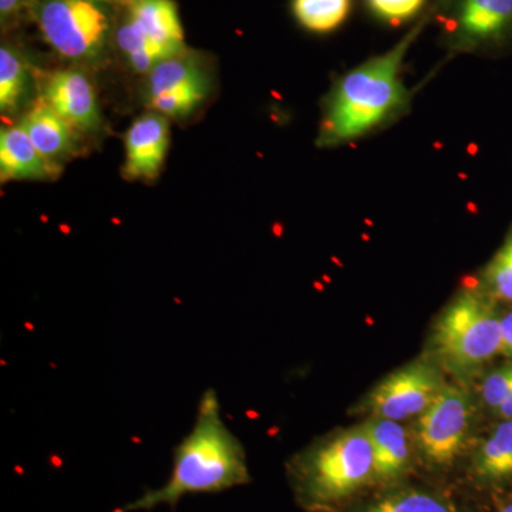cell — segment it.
Wrapping results in <instances>:
<instances>
[{
    "label": "cell",
    "instance_id": "6da1fadb",
    "mask_svg": "<svg viewBox=\"0 0 512 512\" xmlns=\"http://www.w3.org/2000/svg\"><path fill=\"white\" fill-rule=\"evenodd\" d=\"M431 20L433 8L392 49L370 57L338 77L323 101L316 141L319 147L355 143L392 126L409 113L413 92L404 82V60Z\"/></svg>",
    "mask_w": 512,
    "mask_h": 512
},
{
    "label": "cell",
    "instance_id": "7a4b0ae2",
    "mask_svg": "<svg viewBox=\"0 0 512 512\" xmlns=\"http://www.w3.org/2000/svg\"><path fill=\"white\" fill-rule=\"evenodd\" d=\"M248 481L244 448L224 423L220 400L210 389L201 397L190 434L175 448L167 484L113 512L153 510L177 504L184 495L220 493Z\"/></svg>",
    "mask_w": 512,
    "mask_h": 512
},
{
    "label": "cell",
    "instance_id": "3957f363",
    "mask_svg": "<svg viewBox=\"0 0 512 512\" xmlns=\"http://www.w3.org/2000/svg\"><path fill=\"white\" fill-rule=\"evenodd\" d=\"M430 348L431 360L460 380L501 355L500 313L480 285L458 292L440 313Z\"/></svg>",
    "mask_w": 512,
    "mask_h": 512
},
{
    "label": "cell",
    "instance_id": "277c9868",
    "mask_svg": "<svg viewBox=\"0 0 512 512\" xmlns=\"http://www.w3.org/2000/svg\"><path fill=\"white\" fill-rule=\"evenodd\" d=\"M303 487L315 503H333L375 477V456L365 426L343 431L306 458Z\"/></svg>",
    "mask_w": 512,
    "mask_h": 512
},
{
    "label": "cell",
    "instance_id": "5b68a950",
    "mask_svg": "<svg viewBox=\"0 0 512 512\" xmlns=\"http://www.w3.org/2000/svg\"><path fill=\"white\" fill-rule=\"evenodd\" d=\"M431 8L453 55H495L512 46V0H437Z\"/></svg>",
    "mask_w": 512,
    "mask_h": 512
},
{
    "label": "cell",
    "instance_id": "8992f818",
    "mask_svg": "<svg viewBox=\"0 0 512 512\" xmlns=\"http://www.w3.org/2000/svg\"><path fill=\"white\" fill-rule=\"evenodd\" d=\"M43 39L60 56L79 62L99 59L109 18L94 0H32Z\"/></svg>",
    "mask_w": 512,
    "mask_h": 512
},
{
    "label": "cell",
    "instance_id": "52a82bcc",
    "mask_svg": "<svg viewBox=\"0 0 512 512\" xmlns=\"http://www.w3.org/2000/svg\"><path fill=\"white\" fill-rule=\"evenodd\" d=\"M434 360L419 359L377 384L366 399L373 417L402 421L421 416L446 386Z\"/></svg>",
    "mask_w": 512,
    "mask_h": 512
},
{
    "label": "cell",
    "instance_id": "ba28073f",
    "mask_svg": "<svg viewBox=\"0 0 512 512\" xmlns=\"http://www.w3.org/2000/svg\"><path fill=\"white\" fill-rule=\"evenodd\" d=\"M471 410L466 390L446 384L429 409L419 416L417 440L424 456L436 464L453 463L466 444Z\"/></svg>",
    "mask_w": 512,
    "mask_h": 512
},
{
    "label": "cell",
    "instance_id": "9c48e42d",
    "mask_svg": "<svg viewBox=\"0 0 512 512\" xmlns=\"http://www.w3.org/2000/svg\"><path fill=\"white\" fill-rule=\"evenodd\" d=\"M170 146V124L163 114L150 111L138 117L126 134L124 173L130 180H156Z\"/></svg>",
    "mask_w": 512,
    "mask_h": 512
},
{
    "label": "cell",
    "instance_id": "30bf717a",
    "mask_svg": "<svg viewBox=\"0 0 512 512\" xmlns=\"http://www.w3.org/2000/svg\"><path fill=\"white\" fill-rule=\"evenodd\" d=\"M43 97L67 123L82 131L100 127V109L92 82L79 70H59L46 79Z\"/></svg>",
    "mask_w": 512,
    "mask_h": 512
},
{
    "label": "cell",
    "instance_id": "8fae6325",
    "mask_svg": "<svg viewBox=\"0 0 512 512\" xmlns=\"http://www.w3.org/2000/svg\"><path fill=\"white\" fill-rule=\"evenodd\" d=\"M59 165L47 160L23 127L3 128L0 133V180H50L59 173Z\"/></svg>",
    "mask_w": 512,
    "mask_h": 512
},
{
    "label": "cell",
    "instance_id": "7c38bea8",
    "mask_svg": "<svg viewBox=\"0 0 512 512\" xmlns=\"http://www.w3.org/2000/svg\"><path fill=\"white\" fill-rule=\"evenodd\" d=\"M20 126L28 133L37 150L52 163L57 164L62 158L69 157L76 147L74 127L67 123L43 96L33 103L20 121Z\"/></svg>",
    "mask_w": 512,
    "mask_h": 512
},
{
    "label": "cell",
    "instance_id": "4fadbf2b",
    "mask_svg": "<svg viewBox=\"0 0 512 512\" xmlns=\"http://www.w3.org/2000/svg\"><path fill=\"white\" fill-rule=\"evenodd\" d=\"M128 20L143 35L170 52H184V29L174 0H130Z\"/></svg>",
    "mask_w": 512,
    "mask_h": 512
},
{
    "label": "cell",
    "instance_id": "5bb4252c",
    "mask_svg": "<svg viewBox=\"0 0 512 512\" xmlns=\"http://www.w3.org/2000/svg\"><path fill=\"white\" fill-rule=\"evenodd\" d=\"M375 456V477L394 480L404 473L410 461V441L399 421L377 419L365 424Z\"/></svg>",
    "mask_w": 512,
    "mask_h": 512
},
{
    "label": "cell",
    "instance_id": "9a60e30c",
    "mask_svg": "<svg viewBox=\"0 0 512 512\" xmlns=\"http://www.w3.org/2000/svg\"><path fill=\"white\" fill-rule=\"evenodd\" d=\"M204 79H210V76L201 57L184 50L158 63L147 73V100Z\"/></svg>",
    "mask_w": 512,
    "mask_h": 512
},
{
    "label": "cell",
    "instance_id": "2e32d148",
    "mask_svg": "<svg viewBox=\"0 0 512 512\" xmlns=\"http://www.w3.org/2000/svg\"><path fill=\"white\" fill-rule=\"evenodd\" d=\"M476 470L481 477L490 481L512 477V420H503L481 444Z\"/></svg>",
    "mask_w": 512,
    "mask_h": 512
},
{
    "label": "cell",
    "instance_id": "e0dca14e",
    "mask_svg": "<svg viewBox=\"0 0 512 512\" xmlns=\"http://www.w3.org/2000/svg\"><path fill=\"white\" fill-rule=\"evenodd\" d=\"M352 0H292L293 15L302 28L330 33L348 19Z\"/></svg>",
    "mask_w": 512,
    "mask_h": 512
},
{
    "label": "cell",
    "instance_id": "ac0fdd59",
    "mask_svg": "<svg viewBox=\"0 0 512 512\" xmlns=\"http://www.w3.org/2000/svg\"><path fill=\"white\" fill-rule=\"evenodd\" d=\"M116 40L121 53L127 57L130 66L138 73H148L158 63L175 56V53L148 39L128 19L117 30Z\"/></svg>",
    "mask_w": 512,
    "mask_h": 512
},
{
    "label": "cell",
    "instance_id": "d6986e66",
    "mask_svg": "<svg viewBox=\"0 0 512 512\" xmlns=\"http://www.w3.org/2000/svg\"><path fill=\"white\" fill-rule=\"evenodd\" d=\"M28 66L25 59L8 45L0 49V110L13 114L19 109L28 87Z\"/></svg>",
    "mask_w": 512,
    "mask_h": 512
},
{
    "label": "cell",
    "instance_id": "ffe728a7",
    "mask_svg": "<svg viewBox=\"0 0 512 512\" xmlns=\"http://www.w3.org/2000/svg\"><path fill=\"white\" fill-rule=\"evenodd\" d=\"M480 286L493 301L512 305V224L503 244L481 272Z\"/></svg>",
    "mask_w": 512,
    "mask_h": 512
},
{
    "label": "cell",
    "instance_id": "44dd1931",
    "mask_svg": "<svg viewBox=\"0 0 512 512\" xmlns=\"http://www.w3.org/2000/svg\"><path fill=\"white\" fill-rule=\"evenodd\" d=\"M210 92V79L200 80L181 87L175 92L161 94V96L148 99L147 104L151 111L163 114L167 119H181L207 99Z\"/></svg>",
    "mask_w": 512,
    "mask_h": 512
},
{
    "label": "cell",
    "instance_id": "7402d4cb",
    "mask_svg": "<svg viewBox=\"0 0 512 512\" xmlns=\"http://www.w3.org/2000/svg\"><path fill=\"white\" fill-rule=\"evenodd\" d=\"M366 512H454L450 505L430 494L400 493L383 498Z\"/></svg>",
    "mask_w": 512,
    "mask_h": 512
},
{
    "label": "cell",
    "instance_id": "603a6c76",
    "mask_svg": "<svg viewBox=\"0 0 512 512\" xmlns=\"http://www.w3.org/2000/svg\"><path fill=\"white\" fill-rule=\"evenodd\" d=\"M427 0H367L373 15L389 25L400 26L420 15Z\"/></svg>",
    "mask_w": 512,
    "mask_h": 512
},
{
    "label": "cell",
    "instance_id": "cb8c5ba5",
    "mask_svg": "<svg viewBox=\"0 0 512 512\" xmlns=\"http://www.w3.org/2000/svg\"><path fill=\"white\" fill-rule=\"evenodd\" d=\"M512 394V362L498 367L485 376L480 387V396L485 406L497 410Z\"/></svg>",
    "mask_w": 512,
    "mask_h": 512
},
{
    "label": "cell",
    "instance_id": "d4e9b609",
    "mask_svg": "<svg viewBox=\"0 0 512 512\" xmlns=\"http://www.w3.org/2000/svg\"><path fill=\"white\" fill-rule=\"evenodd\" d=\"M501 355L512 359V309L501 313Z\"/></svg>",
    "mask_w": 512,
    "mask_h": 512
},
{
    "label": "cell",
    "instance_id": "484cf974",
    "mask_svg": "<svg viewBox=\"0 0 512 512\" xmlns=\"http://www.w3.org/2000/svg\"><path fill=\"white\" fill-rule=\"evenodd\" d=\"M25 3L26 0H0V16H2L3 25L18 18Z\"/></svg>",
    "mask_w": 512,
    "mask_h": 512
},
{
    "label": "cell",
    "instance_id": "4316f807",
    "mask_svg": "<svg viewBox=\"0 0 512 512\" xmlns=\"http://www.w3.org/2000/svg\"><path fill=\"white\" fill-rule=\"evenodd\" d=\"M495 413H497L501 420H512V394L495 410Z\"/></svg>",
    "mask_w": 512,
    "mask_h": 512
},
{
    "label": "cell",
    "instance_id": "83f0119b",
    "mask_svg": "<svg viewBox=\"0 0 512 512\" xmlns=\"http://www.w3.org/2000/svg\"><path fill=\"white\" fill-rule=\"evenodd\" d=\"M94 2L117 3V5L127 6V3L130 2V0H94Z\"/></svg>",
    "mask_w": 512,
    "mask_h": 512
},
{
    "label": "cell",
    "instance_id": "f1b7e54d",
    "mask_svg": "<svg viewBox=\"0 0 512 512\" xmlns=\"http://www.w3.org/2000/svg\"><path fill=\"white\" fill-rule=\"evenodd\" d=\"M501 512H512V503L508 504L507 507H504V510Z\"/></svg>",
    "mask_w": 512,
    "mask_h": 512
}]
</instances>
